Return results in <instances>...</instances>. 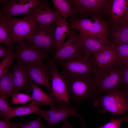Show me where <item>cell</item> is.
<instances>
[{
  "label": "cell",
  "instance_id": "1",
  "mask_svg": "<svg viewBox=\"0 0 128 128\" xmlns=\"http://www.w3.org/2000/svg\"><path fill=\"white\" fill-rule=\"evenodd\" d=\"M60 74L68 88L69 100L78 108L81 103L87 99L93 100L98 95L96 86L92 74L82 76L73 74L62 70Z\"/></svg>",
  "mask_w": 128,
  "mask_h": 128
},
{
  "label": "cell",
  "instance_id": "2",
  "mask_svg": "<svg viewBox=\"0 0 128 128\" xmlns=\"http://www.w3.org/2000/svg\"><path fill=\"white\" fill-rule=\"evenodd\" d=\"M67 21L69 28L78 31L80 37H93L106 46H113V44L107 39L109 34V24L102 18L96 17L79 18L72 17Z\"/></svg>",
  "mask_w": 128,
  "mask_h": 128
},
{
  "label": "cell",
  "instance_id": "3",
  "mask_svg": "<svg viewBox=\"0 0 128 128\" xmlns=\"http://www.w3.org/2000/svg\"><path fill=\"white\" fill-rule=\"evenodd\" d=\"M93 106L99 107V112L119 115L127 112L128 99L125 90L121 87L98 95L93 100Z\"/></svg>",
  "mask_w": 128,
  "mask_h": 128
},
{
  "label": "cell",
  "instance_id": "4",
  "mask_svg": "<svg viewBox=\"0 0 128 128\" xmlns=\"http://www.w3.org/2000/svg\"><path fill=\"white\" fill-rule=\"evenodd\" d=\"M117 64L103 67H95L92 75L98 93L104 94L121 87L122 66L119 67Z\"/></svg>",
  "mask_w": 128,
  "mask_h": 128
},
{
  "label": "cell",
  "instance_id": "5",
  "mask_svg": "<svg viewBox=\"0 0 128 128\" xmlns=\"http://www.w3.org/2000/svg\"><path fill=\"white\" fill-rule=\"evenodd\" d=\"M71 7L79 18L88 16L102 18L108 14L110 0H70Z\"/></svg>",
  "mask_w": 128,
  "mask_h": 128
},
{
  "label": "cell",
  "instance_id": "6",
  "mask_svg": "<svg viewBox=\"0 0 128 128\" xmlns=\"http://www.w3.org/2000/svg\"><path fill=\"white\" fill-rule=\"evenodd\" d=\"M3 17L14 44H21L24 40L30 38L38 26L36 23L28 19Z\"/></svg>",
  "mask_w": 128,
  "mask_h": 128
},
{
  "label": "cell",
  "instance_id": "7",
  "mask_svg": "<svg viewBox=\"0 0 128 128\" xmlns=\"http://www.w3.org/2000/svg\"><path fill=\"white\" fill-rule=\"evenodd\" d=\"M55 26V22L47 27L37 26L31 37L26 40L27 43L53 56L55 50L54 33Z\"/></svg>",
  "mask_w": 128,
  "mask_h": 128
},
{
  "label": "cell",
  "instance_id": "8",
  "mask_svg": "<svg viewBox=\"0 0 128 128\" xmlns=\"http://www.w3.org/2000/svg\"><path fill=\"white\" fill-rule=\"evenodd\" d=\"M68 38L46 63L49 64L59 60L68 59L84 55L77 30L70 29Z\"/></svg>",
  "mask_w": 128,
  "mask_h": 128
},
{
  "label": "cell",
  "instance_id": "9",
  "mask_svg": "<svg viewBox=\"0 0 128 128\" xmlns=\"http://www.w3.org/2000/svg\"><path fill=\"white\" fill-rule=\"evenodd\" d=\"M55 62L61 67L62 70L71 74L80 76L92 75L95 67L92 56L88 57L84 55Z\"/></svg>",
  "mask_w": 128,
  "mask_h": 128
},
{
  "label": "cell",
  "instance_id": "10",
  "mask_svg": "<svg viewBox=\"0 0 128 128\" xmlns=\"http://www.w3.org/2000/svg\"><path fill=\"white\" fill-rule=\"evenodd\" d=\"M36 23L38 26L47 27L63 18L49 7L48 0H41L38 5L30 12L23 15Z\"/></svg>",
  "mask_w": 128,
  "mask_h": 128
},
{
  "label": "cell",
  "instance_id": "11",
  "mask_svg": "<svg viewBox=\"0 0 128 128\" xmlns=\"http://www.w3.org/2000/svg\"><path fill=\"white\" fill-rule=\"evenodd\" d=\"M14 48L15 57L18 63L23 65L43 63L49 58L48 54L32 45L23 42L16 43Z\"/></svg>",
  "mask_w": 128,
  "mask_h": 128
},
{
  "label": "cell",
  "instance_id": "12",
  "mask_svg": "<svg viewBox=\"0 0 128 128\" xmlns=\"http://www.w3.org/2000/svg\"><path fill=\"white\" fill-rule=\"evenodd\" d=\"M77 109L75 107H70L62 102L49 110L41 109L37 114L44 119L48 123V128H50L55 124L58 125L61 122L66 121V119L71 116L82 118V116L77 113Z\"/></svg>",
  "mask_w": 128,
  "mask_h": 128
},
{
  "label": "cell",
  "instance_id": "13",
  "mask_svg": "<svg viewBox=\"0 0 128 128\" xmlns=\"http://www.w3.org/2000/svg\"><path fill=\"white\" fill-rule=\"evenodd\" d=\"M41 0H0V15L6 18L27 14Z\"/></svg>",
  "mask_w": 128,
  "mask_h": 128
},
{
  "label": "cell",
  "instance_id": "14",
  "mask_svg": "<svg viewBox=\"0 0 128 128\" xmlns=\"http://www.w3.org/2000/svg\"><path fill=\"white\" fill-rule=\"evenodd\" d=\"M49 64L51 81V92L50 94L55 99L58 105L64 102L71 107L66 83L59 72L56 63L54 62Z\"/></svg>",
  "mask_w": 128,
  "mask_h": 128
},
{
  "label": "cell",
  "instance_id": "15",
  "mask_svg": "<svg viewBox=\"0 0 128 128\" xmlns=\"http://www.w3.org/2000/svg\"><path fill=\"white\" fill-rule=\"evenodd\" d=\"M108 15L111 28L128 20V0H110Z\"/></svg>",
  "mask_w": 128,
  "mask_h": 128
},
{
  "label": "cell",
  "instance_id": "16",
  "mask_svg": "<svg viewBox=\"0 0 128 128\" xmlns=\"http://www.w3.org/2000/svg\"><path fill=\"white\" fill-rule=\"evenodd\" d=\"M33 81L40 86H44L51 92L50 83L51 78L50 64L43 63L23 65Z\"/></svg>",
  "mask_w": 128,
  "mask_h": 128
},
{
  "label": "cell",
  "instance_id": "17",
  "mask_svg": "<svg viewBox=\"0 0 128 128\" xmlns=\"http://www.w3.org/2000/svg\"><path fill=\"white\" fill-rule=\"evenodd\" d=\"M11 69L12 71V81L16 93L24 90L29 94L32 91L33 81L24 66L18 63L13 64Z\"/></svg>",
  "mask_w": 128,
  "mask_h": 128
},
{
  "label": "cell",
  "instance_id": "18",
  "mask_svg": "<svg viewBox=\"0 0 128 128\" xmlns=\"http://www.w3.org/2000/svg\"><path fill=\"white\" fill-rule=\"evenodd\" d=\"M92 57L95 67H97L120 64L119 58L114 49L107 46L93 54Z\"/></svg>",
  "mask_w": 128,
  "mask_h": 128
},
{
  "label": "cell",
  "instance_id": "19",
  "mask_svg": "<svg viewBox=\"0 0 128 128\" xmlns=\"http://www.w3.org/2000/svg\"><path fill=\"white\" fill-rule=\"evenodd\" d=\"M55 23L56 26L54 33L55 50L53 55L65 43V39L69 36L70 33L69 23L66 19L61 18Z\"/></svg>",
  "mask_w": 128,
  "mask_h": 128
},
{
  "label": "cell",
  "instance_id": "20",
  "mask_svg": "<svg viewBox=\"0 0 128 128\" xmlns=\"http://www.w3.org/2000/svg\"><path fill=\"white\" fill-rule=\"evenodd\" d=\"M40 103L34 100L32 101L29 104L24 106L18 107H12L10 112L6 121H9L11 118L14 117L34 114H37L41 110L39 107Z\"/></svg>",
  "mask_w": 128,
  "mask_h": 128
},
{
  "label": "cell",
  "instance_id": "21",
  "mask_svg": "<svg viewBox=\"0 0 128 128\" xmlns=\"http://www.w3.org/2000/svg\"><path fill=\"white\" fill-rule=\"evenodd\" d=\"M32 88V92L31 96L33 100L39 102L41 106H49L50 109L56 106L55 104L57 103L56 102L51 95L46 93L36 84H33Z\"/></svg>",
  "mask_w": 128,
  "mask_h": 128
},
{
  "label": "cell",
  "instance_id": "22",
  "mask_svg": "<svg viewBox=\"0 0 128 128\" xmlns=\"http://www.w3.org/2000/svg\"><path fill=\"white\" fill-rule=\"evenodd\" d=\"M80 41L84 55L90 57L106 46L98 40L91 37H81Z\"/></svg>",
  "mask_w": 128,
  "mask_h": 128
},
{
  "label": "cell",
  "instance_id": "23",
  "mask_svg": "<svg viewBox=\"0 0 128 128\" xmlns=\"http://www.w3.org/2000/svg\"><path fill=\"white\" fill-rule=\"evenodd\" d=\"M112 29L110 34L112 43L116 45L128 44V25L126 22Z\"/></svg>",
  "mask_w": 128,
  "mask_h": 128
},
{
  "label": "cell",
  "instance_id": "24",
  "mask_svg": "<svg viewBox=\"0 0 128 128\" xmlns=\"http://www.w3.org/2000/svg\"><path fill=\"white\" fill-rule=\"evenodd\" d=\"M0 93L9 98L17 93L12 81V72L9 70L0 78Z\"/></svg>",
  "mask_w": 128,
  "mask_h": 128
},
{
  "label": "cell",
  "instance_id": "25",
  "mask_svg": "<svg viewBox=\"0 0 128 128\" xmlns=\"http://www.w3.org/2000/svg\"><path fill=\"white\" fill-rule=\"evenodd\" d=\"M54 8L57 13L66 19L75 13L73 9L70 0H52Z\"/></svg>",
  "mask_w": 128,
  "mask_h": 128
},
{
  "label": "cell",
  "instance_id": "26",
  "mask_svg": "<svg viewBox=\"0 0 128 128\" xmlns=\"http://www.w3.org/2000/svg\"><path fill=\"white\" fill-rule=\"evenodd\" d=\"M0 43L9 47H14V43L11 39L10 34L3 17L0 15Z\"/></svg>",
  "mask_w": 128,
  "mask_h": 128
},
{
  "label": "cell",
  "instance_id": "27",
  "mask_svg": "<svg viewBox=\"0 0 128 128\" xmlns=\"http://www.w3.org/2000/svg\"><path fill=\"white\" fill-rule=\"evenodd\" d=\"M119 58V63L122 66L128 63V44L115 45L113 48Z\"/></svg>",
  "mask_w": 128,
  "mask_h": 128
},
{
  "label": "cell",
  "instance_id": "28",
  "mask_svg": "<svg viewBox=\"0 0 128 128\" xmlns=\"http://www.w3.org/2000/svg\"><path fill=\"white\" fill-rule=\"evenodd\" d=\"M9 98L0 95V116L6 120L11 110L12 107L8 103Z\"/></svg>",
  "mask_w": 128,
  "mask_h": 128
},
{
  "label": "cell",
  "instance_id": "29",
  "mask_svg": "<svg viewBox=\"0 0 128 128\" xmlns=\"http://www.w3.org/2000/svg\"><path fill=\"white\" fill-rule=\"evenodd\" d=\"M15 57L14 53H12L4 57L0 63V78L9 70V68L13 64Z\"/></svg>",
  "mask_w": 128,
  "mask_h": 128
},
{
  "label": "cell",
  "instance_id": "30",
  "mask_svg": "<svg viewBox=\"0 0 128 128\" xmlns=\"http://www.w3.org/2000/svg\"><path fill=\"white\" fill-rule=\"evenodd\" d=\"M12 97L11 103L15 105L25 104L29 101L33 100L31 96L19 92L14 94Z\"/></svg>",
  "mask_w": 128,
  "mask_h": 128
},
{
  "label": "cell",
  "instance_id": "31",
  "mask_svg": "<svg viewBox=\"0 0 128 128\" xmlns=\"http://www.w3.org/2000/svg\"><path fill=\"white\" fill-rule=\"evenodd\" d=\"M41 117L39 116L36 119L25 123H19L18 128H46L42 121Z\"/></svg>",
  "mask_w": 128,
  "mask_h": 128
},
{
  "label": "cell",
  "instance_id": "32",
  "mask_svg": "<svg viewBox=\"0 0 128 128\" xmlns=\"http://www.w3.org/2000/svg\"><path fill=\"white\" fill-rule=\"evenodd\" d=\"M128 91V63L122 66L121 86Z\"/></svg>",
  "mask_w": 128,
  "mask_h": 128
},
{
  "label": "cell",
  "instance_id": "33",
  "mask_svg": "<svg viewBox=\"0 0 128 128\" xmlns=\"http://www.w3.org/2000/svg\"><path fill=\"white\" fill-rule=\"evenodd\" d=\"M121 121V119H114L113 115L109 122L98 128H120Z\"/></svg>",
  "mask_w": 128,
  "mask_h": 128
},
{
  "label": "cell",
  "instance_id": "34",
  "mask_svg": "<svg viewBox=\"0 0 128 128\" xmlns=\"http://www.w3.org/2000/svg\"><path fill=\"white\" fill-rule=\"evenodd\" d=\"M19 123H11L5 120H0V128H18Z\"/></svg>",
  "mask_w": 128,
  "mask_h": 128
},
{
  "label": "cell",
  "instance_id": "35",
  "mask_svg": "<svg viewBox=\"0 0 128 128\" xmlns=\"http://www.w3.org/2000/svg\"><path fill=\"white\" fill-rule=\"evenodd\" d=\"M13 48L8 47L5 46H2L0 45V59L12 53Z\"/></svg>",
  "mask_w": 128,
  "mask_h": 128
},
{
  "label": "cell",
  "instance_id": "36",
  "mask_svg": "<svg viewBox=\"0 0 128 128\" xmlns=\"http://www.w3.org/2000/svg\"><path fill=\"white\" fill-rule=\"evenodd\" d=\"M81 121L82 123V126L81 128H86L84 121L82 120ZM63 122V128H73L67 121H66Z\"/></svg>",
  "mask_w": 128,
  "mask_h": 128
},
{
  "label": "cell",
  "instance_id": "37",
  "mask_svg": "<svg viewBox=\"0 0 128 128\" xmlns=\"http://www.w3.org/2000/svg\"><path fill=\"white\" fill-rule=\"evenodd\" d=\"M124 90L126 94L128 99V91L125 90ZM127 112H128L127 115L125 116L122 117L121 118V120L123 121H124L128 122V105Z\"/></svg>",
  "mask_w": 128,
  "mask_h": 128
},
{
  "label": "cell",
  "instance_id": "38",
  "mask_svg": "<svg viewBox=\"0 0 128 128\" xmlns=\"http://www.w3.org/2000/svg\"><path fill=\"white\" fill-rule=\"evenodd\" d=\"M126 23L128 25V23H127V22H126Z\"/></svg>",
  "mask_w": 128,
  "mask_h": 128
},
{
  "label": "cell",
  "instance_id": "39",
  "mask_svg": "<svg viewBox=\"0 0 128 128\" xmlns=\"http://www.w3.org/2000/svg\"><path fill=\"white\" fill-rule=\"evenodd\" d=\"M127 22V23H128V21H127V22Z\"/></svg>",
  "mask_w": 128,
  "mask_h": 128
},
{
  "label": "cell",
  "instance_id": "40",
  "mask_svg": "<svg viewBox=\"0 0 128 128\" xmlns=\"http://www.w3.org/2000/svg\"></svg>",
  "mask_w": 128,
  "mask_h": 128
}]
</instances>
